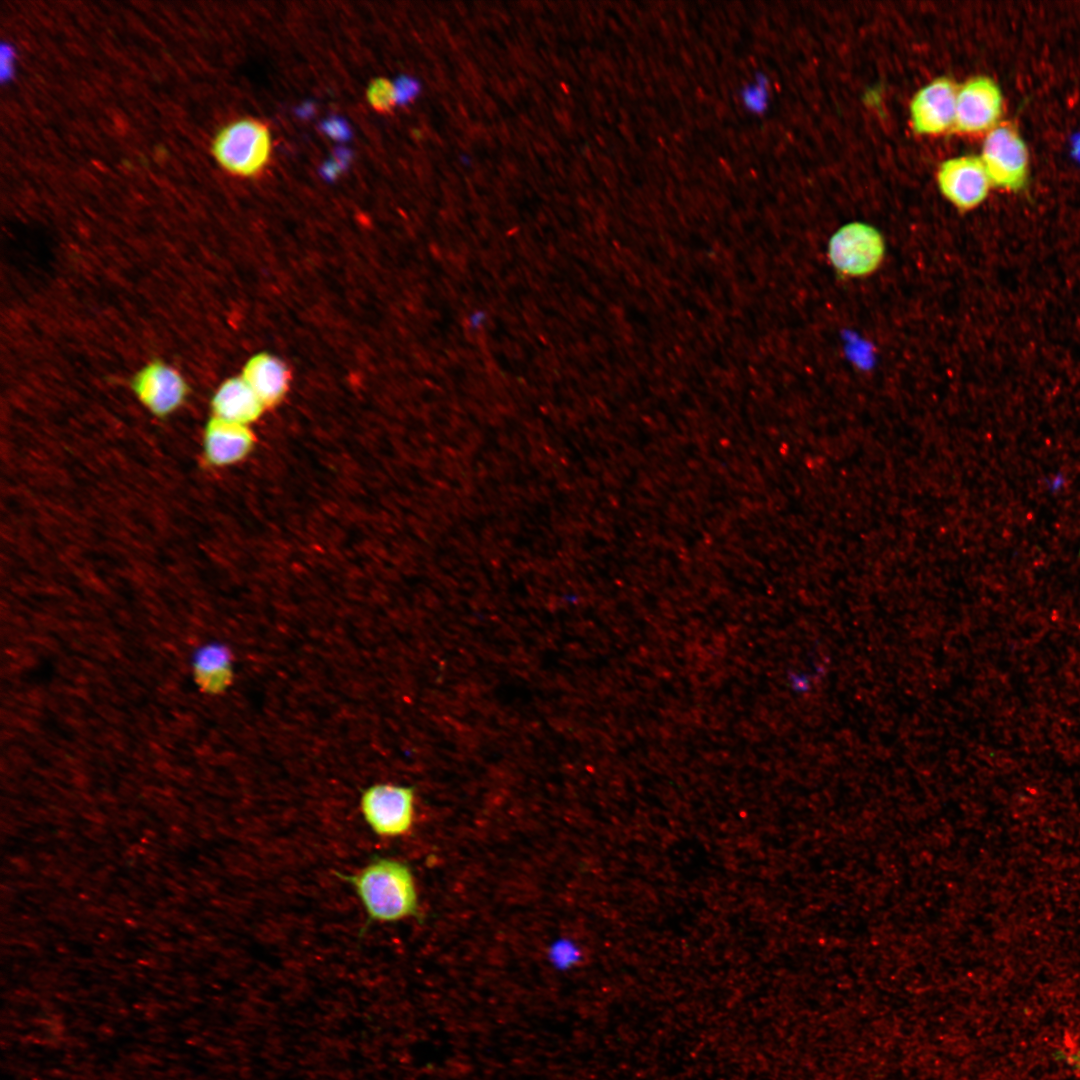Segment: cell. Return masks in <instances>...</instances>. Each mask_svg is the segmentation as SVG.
Masks as SVG:
<instances>
[{
    "label": "cell",
    "instance_id": "obj_1",
    "mask_svg": "<svg viewBox=\"0 0 1080 1080\" xmlns=\"http://www.w3.org/2000/svg\"><path fill=\"white\" fill-rule=\"evenodd\" d=\"M337 875L354 889L367 924L392 923L419 914L412 871L401 861L375 855L356 873Z\"/></svg>",
    "mask_w": 1080,
    "mask_h": 1080
},
{
    "label": "cell",
    "instance_id": "obj_6",
    "mask_svg": "<svg viewBox=\"0 0 1080 1080\" xmlns=\"http://www.w3.org/2000/svg\"><path fill=\"white\" fill-rule=\"evenodd\" d=\"M1001 112L997 84L988 77H975L958 89L954 128L963 133L986 131L996 126Z\"/></svg>",
    "mask_w": 1080,
    "mask_h": 1080
},
{
    "label": "cell",
    "instance_id": "obj_12",
    "mask_svg": "<svg viewBox=\"0 0 1080 1080\" xmlns=\"http://www.w3.org/2000/svg\"><path fill=\"white\" fill-rule=\"evenodd\" d=\"M241 377L265 408L280 402L288 390L290 378L286 365L268 353H260L250 358Z\"/></svg>",
    "mask_w": 1080,
    "mask_h": 1080
},
{
    "label": "cell",
    "instance_id": "obj_17",
    "mask_svg": "<svg viewBox=\"0 0 1080 1080\" xmlns=\"http://www.w3.org/2000/svg\"><path fill=\"white\" fill-rule=\"evenodd\" d=\"M322 130L326 135L335 140H346L350 135V130L344 120L339 118H329L322 124Z\"/></svg>",
    "mask_w": 1080,
    "mask_h": 1080
},
{
    "label": "cell",
    "instance_id": "obj_9",
    "mask_svg": "<svg viewBox=\"0 0 1080 1080\" xmlns=\"http://www.w3.org/2000/svg\"><path fill=\"white\" fill-rule=\"evenodd\" d=\"M957 92L955 82L946 77L937 78L920 89L910 104L914 131L937 135L954 126Z\"/></svg>",
    "mask_w": 1080,
    "mask_h": 1080
},
{
    "label": "cell",
    "instance_id": "obj_7",
    "mask_svg": "<svg viewBox=\"0 0 1080 1080\" xmlns=\"http://www.w3.org/2000/svg\"><path fill=\"white\" fill-rule=\"evenodd\" d=\"M937 182L945 198L961 210L978 206L986 198L991 184L981 158L971 155L943 162Z\"/></svg>",
    "mask_w": 1080,
    "mask_h": 1080
},
{
    "label": "cell",
    "instance_id": "obj_10",
    "mask_svg": "<svg viewBox=\"0 0 1080 1080\" xmlns=\"http://www.w3.org/2000/svg\"><path fill=\"white\" fill-rule=\"evenodd\" d=\"M253 442L248 426L212 417L204 430V457L213 466L232 465L247 456Z\"/></svg>",
    "mask_w": 1080,
    "mask_h": 1080
},
{
    "label": "cell",
    "instance_id": "obj_8",
    "mask_svg": "<svg viewBox=\"0 0 1080 1080\" xmlns=\"http://www.w3.org/2000/svg\"><path fill=\"white\" fill-rule=\"evenodd\" d=\"M139 401L155 416L175 412L185 401L188 387L181 374L162 362H153L137 373L132 382Z\"/></svg>",
    "mask_w": 1080,
    "mask_h": 1080
},
{
    "label": "cell",
    "instance_id": "obj_18",
    "mask_svg": "<svg viewBox=\"0 0 1080 1080\" xmlns=\"http://www.w3.org/2000/svg\"><path fill=\"white\" fill-rule=\"evenodd\" d=\"M347 154L348 153L344 152V151L340 152V153H337V155L335 156L334 159L327 162L323 166V168H322L323 175L328 179L335 178L336 175H338L340 173V171L343 169V167L345 166V163L347 162V159H348Z\"/></svg>",
    "mask_w": 1080,
    "mask_h": 1080
},
{
    "label": "cell",
    "instance_id": "obj_11",
    "mask_svg": "<svg viewBox=\"0 0 1080 1080\" xmlns=\"http://www.w3.org/2000/svg\"><path fill=\"white\" fill-rule=\"evenodd\" d=\"M211 408L213 417L246 426L257 420L265 409L241 376L230 378L218 387Z\"/></svg>",
    "mask_w": 1080,
    "mask_h": 1080
},
{
    "label": "cell",
    "instance_id": "obj_3",
    "mask_svg": "<svg viewBox=\"0 0 1080 1080\" xmlns=\"http://www.w3.org/2000/svg\"><path fill=\"white\" fill-rule=\"evenodd\" d=\"M359 808L369 829L378 837L406 835L413 826L415 795L409 786L375 783L360 795Z\"/></svg>",
    "mask_w": 1080,
    "mask_h": 1080
},
{
    "label": "cell",
    "instance_id": "obj_13",
    "mask_svg": "<svg viewBox=\"0 0 1080 1080\" xmlns=\"http://www.w3.org/2000/svg\"><path fill=\"white\" fill-rule=\"evenodd\" d=\"M192 670L201 691L218 695L225 692L233 681V655L221 643H209L194 654Z\"/></svg>",
    "mask_w": 1080,
    "mask_h": 1080
},
{
    "label": "cell",
    "instance_id": "obj_14",
    "mask_svg": "<svg viewBox=\"0 0 1080 1080\" xmlns=\"http://www.w3.org/2000/svg\"><path fill=\"white\" fill-rule=\"evenodd\" d=\"M739 97L748 112L755 115L762 114L767 109L769 101L767 77L761 72L756 73L753 81L741 88Z\"/></svg>",
    "mask_w": 1080,
    "mask_h": 1080
},
{
    "label": "cell",
    "instance_id": "obj_5",
    "mask_svg": "<svg viewBox=\"0 0 1080 1080\" xmlns=\"http://www.w3.org/2000/svg\"><path fill=\"white\" fill-rule=\"evenodd\" d=\"M981 160L993 185L1012 191L1025 185L1028 151L1017 129L1011 124L998 125L988 133Z\"/></svg>",
    "mask_w": 1080,
    "mask_h": 1080
},
{
    "label": "cell",
    "instance_id": "obj_2",
    "mask_svg": "<svg viewBox=\"0 0 1080 1080\" xmlns=\"http://www.w3.org/2000/svg\"><path fill=\"white\" fill-rule=\"evenodd\" d=\"M212 153L228 173L252 178L260 175L272 155V135L261 120L243 117L226 124L216 134Z\"/></svg>",
    "mask_w": 1080,
    "mask_h": 1080
},
{
    "label": "cell",
    "instance_id": "obj_15",
    "mask_svg": "<svg viewBox=\"0 0 1080 1080\" xmlns=\"http://www.w3.org/2000/svg\"><path fill=\"white\" fill-rule=\"evenodd\" d=\"M367 101L377 112H390L397 103L394 83L386 78L372 80L366 92Z\"/></svg>",
    "mask_w": 1080,
    "mask_h": 1080
},
{
    "label": "cell",
    "instance_id": "obj_4",
    "mask_svg": "<svg viewBox=\"0 0 1080 1080\" xmlns=\"http://www.w3.org/2000/svg\"><path fill=\"white\" fill-rule=\"evenodd\" d=\"M885 255V242L873 226L851 222L840 227L828 243V258L834 269L847 277L874 273Z\"/></svg>",
    "mask_w": 1080,
    "mask_h": 1080
},
{
    "label": "cell",
    "instance_id": "obj_16",
    "mask_svg": "<svg viewBox=\"0 0 1080 1080\" xmlns=\"http://www.w3.org/2000/svg\"><path fill=\"white\" fill-rule=\"evenodd\" d=\"M395 91L398 104H406L412 101L419 92V84L410 77H400L395 83Z\"/></svg>",
    "mask_w": 1080,
    "mask_h": 1080
}]
</instances>
